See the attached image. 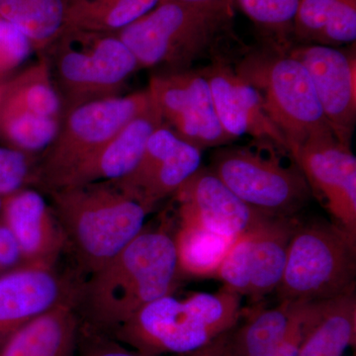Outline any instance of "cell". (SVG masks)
<instances>
[{"label": "cell", "mask_w": 356, "mask_h": 356, "mask_svg": "<svg viewBox=\"0 0 356 356\" xmlns=\"http://www.w3.org/2000/svg\"><path fill=\"white\" fill-rule=\"evenodd\" d=\"M9 77H4V79H0V105H1L2 100H3L4 95H6V91L7 88V86H8Z\"/></svg>", "instance_id": "obj_36"}, {"label": "cell", "mask_w": 356, "mask_h": 356, "mask_svg": "<svg viewBox=\"0 0 356 356\" xmlns=\"http://www.w3.org/2000/svg\"><path fill=\"white\" fill-rule=\"evenodd\" d=\"M161 0H65L64 28L117 33L158 6Z\"/></svg>", "instance_id": "obj_25"}, {"label": "cell", "mask_w": 356, "mask_h": 356, "mask_svg": "<svg viewBox=\"0 0 356 356\" xmlns=\"http://www.w3.org/2000/svg\"><path fill=\"white\" fill-rule=\"evenodd\" d=\"M225 334L209 346L189 356H231L229 350V334Z\"/></svg>", "instance_id": "obj_34"}, {"label": "cell", "mask_w": 356, "mask_h": 356, "mask_svg": "<svg viewBox=\"0 0 356 356\" xmlns=\"http://www.w3.org/2000/svg\"><path fill=\"white\" fill-rule=\"evenodd\" d=\"M81 318L74 300L33 318L0 346V356H76Z\"/></svg>", "instance_id": "obj_21"}, {"label": "cell", "mask_w": 356, "mask_h": 356, "mask_svg": "<svg viewBox=\"0 0 356 356\" xmlns=\"http://www.w3.org/2000/svg\"><path fill=\"white\" fill-rule=\"evenodd\" d=\"M65 0H0V16L15 25L42 53L64 28Z\"/></svg>", "instance_id": "obj_26"}, {"label": "cell", "mask_w": 356, "mask_h": 356, "mask_svg": "<svg viewBox=\"0 0 356 356\" xmlns=\"http://www.w3.org/2000/svg\"><path fill=\"white\" fill-rule=\"evenodd\" d=\"M356 240L339 225L315 222L297 227L282 280L280 301H327L355 292Z\"/></svg>", "instance_id": "obj_6"}, {"label": "cell", "mask_w": 356, "mask_h": 356, "mask_svg": "<svg viewBox=\"0 0 356 356\" xmlns=\"http://www.w3.org/2000/svg\"><path fill=\"white\" fill-rule=\"evenodd\" d=\"M235 69L259 91L289 154L309 140L332 133L306 67L289 54H248Z\"/></svg>", "instance_id": "obj_7"}, {"label": "cell", "mask_w": 356, "mask_h": 356, "mask_svg": "<svg viewBox=\"0 0 356 356\" xmlns=\"http://www.w3.org/2000/svg\"><path fill=\"white\" fill-rule=\"evenodd\" d=\"M210 170L243 202L267 216L293 217L313 196L298 165H282L245 147L219 149Z\"/></svg>", "instance_id": "obj_9"}, {"label": "cell", "mask_w": 356, "mask_h": 356, "mask_svg": "<svg viewBox=\"0 0 356 356\" xmlns=\"http://www.w3.org/2000/svg\"><path fill=\"white\" fill-rule=\"evenodd\" d=\"M163 124L153 102L149 109L129 122L106 144L74 168L56 189L123 179L133 172L144 153L147 140Z\"/></svg>", "instance_id": "obj_20"}, {"label": "cell", "mask_w": 356, "mask_h": 356, "mask_svg": "<svg viewBox=\"0 0 356 356\" xmlns=\"http://www.w3.org/2000/svg\"><path fill=\"white\" fill-rule=\"evenodd\" d=\"M76 356H142L108 334L97 331L81 321Z\"/></svg>", "instance_id": "obj_32"}, {"label": "cell", "mask_w": 356, "mask_h": 356, "mask_svg": "<svg viewBox=\"0 0 356 356\" xmlns=\"http://www.w3.org/2000/svg\"><path fill=\"white\" fill-rule=\"evenodd\" d=\"M310 185L337 224L356 240V158L350 146L327 134L291 152Z\"/></svg>", "instance_id": "obj_12"}, {"label": "cell", "mask_w": 356, "mask_h": 356, "mask_svg": "<svg viewBox=\"0 0 356 356\" xmlns=\"http://www.w3.org/2000/svg\"><path fill=\"white\" fill-rule=\"evenodd\" d=\"M41 55L48 64L63 113L121 95L128 79L140 69L115 33L63 28Z\"/></svg>", "instance_id": "obj_5"}, {"label": "cell", "mask_w": 356, "mask_h": 356, "mask_svg": "<svg viewBox=\"0 0 356 356\" xmlns=\"http://www.w3.org/2000/svg\"><path fill=\"white\" fill-rule=\"evenodd\" d=\"M60 120L0 111V140L6 147L32 156L43 153L56 137Z\"/></svg>", "instance_id": "obj_28"}, {"label": "cell", "mask_w": 356, "mask_h": 356, "mask_svg": "<svg viewBox=\"0 0 356 356\" xmlns=\"http://www.w3.org/2000/svg\"><path fill=\"white\" fill-rule=\"evenodd\" d=\"M0 111L60 119L63 106L44 56L9 79Z\"/></svg>", "instance_id": "obj_23"}, {"label": "cell", "mask_w": 356, "mask_h": 356, "mask_svg": "<svg viewBox=\"0 0 356 356\" xmlns=\"http://www.w3.org/2000/svg\"><path fill=\"white\" fill-rule=\"evenodd\" d=\"M180 274L175 236L145 227L79 285L76 304L81 323L110 334L147 304L173 294Z\"/></svg>", "instance_id": "obj_1"}, {"label": "cell", "mask_w": 356, "mask_h": 356, "mask_svg": "<svg viewBox=\"0 0 356 356\" xmlns=\"http://www.w3.org/2000/svg\"><path fill=\"white\" fill-rule=\"evenodd\" d=\"M178 1L204 6L234 7V3H235V0H178Z\"/></svg>", "instance_id": "obj_35"}, {"label": "cell", "mask_w": 356, "mask_h": 356, "mask_svg": "<svg viewBox=\"0 0 356 356\" xmlns=\"http://www.w3.org/2000/svg\"><path fill=\"white\" fill-rule=\"evenodd\" d=\"M181 225L236 238L270 216L250 207L210 168H200L175 192Z\"/></svg>", "instance_id": "obj_16"}, {"label": "cell", "mask_w": 356, "mask_h": 356, "mask_svg": "<svg viewBox=\"0 0 356 356\" xmlns=\"http://www.w3.org/2000/svg\"><path fill=\"white\" fill-rule=\"evenodd\" d=\"M153 105L149 89L86 103L63 113L56 137L42 153L36 184L47 192L58 184L138 115Z\"/></svg>", "instance_id": "obj_8"}, {"label": "cell", "mask_w": 356, "mask_h": 356, "mask_svg": "<svg viewBox=\"0 0 356 356\" xmlns=\"http://www.w3.org/2000/svg\"><path fill=\"white\" fill-rule=\"evenodd\" d=\"M81 283L54 268L20 266L0 276V346L33 318L76 301Z\"/></svg>", "instance_id": "obj_18"}, {"label": "cell", "mask_w": 356, "mask_h": 356, "mask_svg": "<svg viewBox=\"0 0 356 356\" xmlns=\"http://www.w3.org/2000/svg\"><path fill=\"white\" fill-rule=\"evenodd\" d=\"M327 301L283 300L257 312L229 334L231 356H297L307 334L324 313Z\"/></svg>", "instance_id": "obj_13"}, {"label": "cell", "mask_w": 356, "mask_h": 356, "mask_svg": "<svg viewBox=\"0 0 356 356\" xmlns=\"http://www.w3.org/2000/svg\"><path fill=\"white\" fill-rule=\"evenodd\" d=\"M234 7L204 6L178 0L158 6L115 33L137 60L140 69L159 72L192 69L201 60H228Z\"/></svg>", "instance_id": "obj_2"}, {"label": "cell", "mask_w": 356, "mask_h": 356, "mask_svg": "<svg viewBox=\"0 0 356 356\" xmlns=\"http://www.w3.org/2000/svg\"><path fill=\"white\" fill-rule=\"evenodd\" d=\"M79 270L91 275L132 242L154 209L118 181L60 187L49 191Z\"/></svg>", "instance_id": "obj_3"}, {"label": "cell", "mask_w": 356, "mask_h": 356, "mask_svg": "<svg viewBox=\"0 0 356 356\" xmlns=\"http://www.w3.org/2000/svg\"><path fill=\"white\" fill-rule=\"evenodd\" d=\"M202 149L185 142L165 124L147 140L133 172L119 184L154 209L201 168Z\"/></svg>", "instance_id": "obj_15"}, {"label": "cell", "mask_w": 356, "mask_h": 356, "mask_svg": "<svg viewBox=\"0 0 356 356\" xmlns=\"http://www.w3.org/2000/svg\"><path fill=\"white\" fill-rule=\"evenodd\" d=\"M343 356H346V355H343Z\"/></svg>", "instance_id": "obj_38"}, {"label": "cell", "mask_w": 356, "mask_h": 356, "mask_svg": "<svg viewBox=\"0 0 356 356\" xmlns=\"http://www.w3.org/2000/svg\"><path fill=\"white\" fill-rule=\"evenodd\" d=\"M35 156L11 147H0V195L6 196L36 184Z\"/></svg>", "instance_id": "obj_30"}, {"label": "cell", "mask_w": 356, "mask_h": 356, "mask_svg": "<svg viewBox=\"0 0 356 356\" xmlns=\"http://www.w3.org/2000/svg\"><path fill=\"white\" fill-rule=\"evenodd\" d=\"M298 226L293 217H269L238 236L216 273L224 287L254 301L276 291Z\"/></svg>", "instance_id": "obj_10"}, {"label": "cell", "mask_w": 356, "mask_h": 356, "mask_svg": "<svg viewBox=\"0 0 356 356\" xmlns=\"http://www.w3.org/2000/svg\"><path fill=\"white\" fill-rule=\"evenodd\" d=\"M288 54L306 67L337 139L350 146L356 121L355 54L320 44H302Z\"/></svg>", "instance_id": "obj_14"}, {"label": "cell", "mask_w": 356, "mask_h": 356, "mask_svg": "<svg viewBox=\"0 0 356 356\" xmlns=\"http://www.w3.org/2000/svg\"><path fill=\"white\" fill-rule=\"evenodd\" d=\"M32 50L31 42L24 33L0 16V79L9 77Z\"/></svg>", "instance_id": "obj_31"}, {"label": "cell", "mask_w": 356, "mask_h": 356, "mask_svg": "<svg viewBox=\"0 0 356 356\" xmlns=\"http://www.w3.org/2000/svg\"><path fill=\"white\" fill-rule=\"evenodd\" d=\"M201 72L209 83L220 123L234 140L250 136L288 152L286 142L269 119L259 91L228 60H212Z\"/></svg>", "instance_id": "obj_17"}, {"label": "cell", "mask_w": 356, "mask_h": 356, "mask_svg": "<svg viewBox=\"0 0 356 356\" xmlns=\"http://www.w3.org/2000/svg\"><path fill=\"white\" fill-rule=\"evenodd\" d=\"M235 240L207 229L181 225L175 236L180 273L198 277L216 275Z\"/></svg>", "instance_id": "obj_27"}, {"label": "cell", "mask_w": 356, "mask_h": 356, "mask_svg": "<svg viewBox=\"0 0 356 356\" xmlns=\"http://www.w3.org/2000/svg\"><path fill=\"white\" fill-rule=\"evenodd\" d=\"M22 266V257L17 243L0 220V276Z\"/></svg>", "instance_id": "obj_33"}, {"label": "cell", "mask_w": 356, "mask_h": 356, "mask_svg": "<svg viewBox=\"0 0 356 356\" xmlns=\"http://www.w3.org/2000/svg\"><path fill=\"white\" fill-rule=\"evenodd\" d=\"M2 197H3V196L0 195V209H1V205H2Z\"/></svg>", "instance_id": "obj_37"}, {"label": "cell", "mask_w": 356, "mask_h": 356, "mask_svg": "<svg viewBox=\"0 0 356 356\" xmlns=\"http://www.w3.org/2000/svg\"><path fill=\"white\" fill-rule=\"evenodd\" d=\"M243 315L242 297L222 286L185 299L165 295L110 332L142 356L191 355L228 334Z\"/></svg>", "instance_id": "obj_4"}, {"label": "cell", "mask_w": 356, "mask_h": 356, "mask_svg": "<svg viewBox=\"0 0 356 356\" xmlns=\"http://www.w3.org/2000/svg\"><path fill=\"white\" fill-rule=\"evenodd\" d=\"M147 89L163 124L180 139L200 149L235 140L220 123L209 83L201 70L156 72Z\"/></svg>", "instance_id": "obj_11"}, {"label": "cell", "mask_w": 356, "mask_h": 356, "mask_svg": "<svg viewBox=\"0 0 356 356\" xmlns=\"http://www.w3.org/2000/svg\"><path fill=\"white\" fill-rule=\"evenodd\" d=\"M264 31L284 34L293 32L295 17L302 0H235Z\"/></svg>", "instance_id": "obj_29"}, {"label": "cell", "mask_w": 356, "mask_h": 356, "mask_svg": "<svg viewBox=\"0 0 356 356\" xmlns=\"http://www.w3.org/2000/svg\"><path fill=\"white\" fill-rule=\"evenodd\" d=\"M293 33L307 43L339 46L356 40V0H302Z\"/></svg>", "instance_id": "obj_22"}, {"label": "cell", "mask_w": 356, "mask_h": 356, "mask_svg": "<svg viewBox=\"0 0 356 356\" xmlns=\"http://www.w3.org/2000/svg\"><path fill=\"white\" fill-rule=\"evenodd\" d=\"M355 341L356 297L351 292L329 302L297 356H343Z\"/></svg>", "instance_id": "obj_24"}, {"label": "cell", "mask_w": 356, "mask_h": 356, "mask_svg": "<svg viewBox=\"0 0 356 356\" xmlns=\"http://www.w3.org/2000/svg\"><path fill=\"white\" fill-rule=\"evenodd\" d=\"M0 220L13 234L24 266L54 268L65 250L62 226L51 204L36 189L2 197Z\"/></svg>", "instance_id": "obj_19"}]
</instances>
